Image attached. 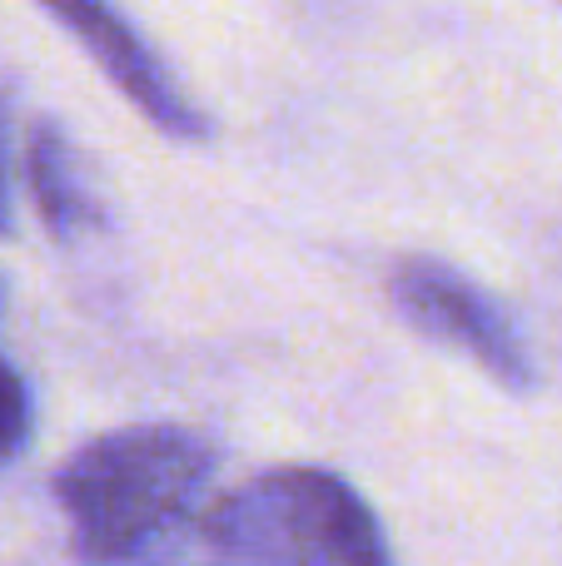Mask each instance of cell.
I'll return each mask as SVG.
<instances>
[{
	"label": "cell",
	"instance_id": "6da1fadb",
	"mask_svg": "<svg viewBox=\"0 0 562 566\" xmlns=\"http://www.w3.org/2000/svg\"><path fill=\"white\" fill-rule=\"evenodd\" d=\"M219 468L215 438L185 422H129L80 442L50 478L70 522V547L85 566L145 557Z\"/></svg>",
	"mask_w": 562,
	"mask_h": 566
},
{
	"label": "cell",
	"instance_id": "7a4b0ae2",
	"mask_svg": "<svg viewBox=\"0 0 562 566\" xmlns=\"http://www.w3.org/2000/svg\"><path fill=\"white\" fill-rule=\"evenodd\" d=\"M205 566H398L374 507L329 468H269L195 517Z\"/></svg>",
	"mask_w": 562,
	"mask_h": 566
},
{
	"label": "cell",
	"instance_id": "3957f363",
	"mask_svg": "<svg viewBox=\"0 0 562 566\" xmlns=\"http://www.w3.org/2000/svg\"><path fill=\"white\" fill-rule=\"evenodd\" d=\"M388 298L394 308L424 333L428 343L464 353L473 368H483L498 388L533 392L538 363L528 353V338L518 333L513 313L454 264L428 254H408L388 274Z\"/></svg>",
	"mask_w": 562,
	"mask_h": 566
},
{
	"label": "cell",
	"instance_id": "277c9868",
	"mask_svg": "<svg viewBox=\"0 0 562 566\" xmlns=\"http://www.w3.org/2000/svg\"><path fill=\"white\" fill-rule=\"evenodd\" d=\"M80 45L95 55V65L110 75V85L159 129V135L179 139V145H199L209 139V119L195 109V99L175 85L165 60L145 45L135 25L119 15L110 0H40Z\"/></svg>",
	"mask_w": 562,
	"mask_h": 566
},
{
	"label": "cell",
	"instance_id": "5b68a950",
	"mask_svg": "<svg viewBox=\"0 0 562 566\" xmlns=\"http://www.w3.org/2000/svg\"><path fill=\"white\" fill-rule=\"evenodd\" d=\"M25 179H30L40 219H45V229L60 244H70V239H80L85 229L100 224V205L90 199L85 179H80V165H75V149H70L65 129H60L55 119H35V125H30Z\"/></svg>",
	"mask_w": 562,
	"mask_h": 566
},
{
	"label": "cell",
	"instance_id": "8992f818",
	"mask_svg": "<svg viewBox=\"0 0 562 566\" xmlns=\"http://www.w3.org/2000/svg\"><path fill=\"white\" fill-rule=\"evenodd\" d=\"M30 428H35V408H30V388L15 373V363L0 353V468L15 462L30 442Z\"/></svg>",
	"mask_w": 562,
	"mask_h": 566
},
{
	"label": "cell",
	"instance_id": "52a82bcc",
	"mask_svg": "<svg viewBox=\"0 0 562 566\" xmlns=\"http://www.w3.org/2000/svg\"><path fill=\"white\" fill-rule=\"evenodd\" d=\"M15 229V214H10V109L0 99V234Z\"/></svg>",
	"mask_w": 562,
	"mask_h": 566
}]
</instances>
